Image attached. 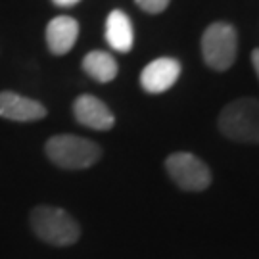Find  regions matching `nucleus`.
Wrapping results in <instances>:
<instances>
[{
	"mask_svg": "<svg viewBox=\"0 0 259 259\" xmlns=\"http://www.w3.org/2000/svg\"><path fill=\"white\" fill-rule=\"evenodd\" d=\"M29 225L38 240L56 248L71 246L81 238V227L69 213L54 205H37L29 215Z\"/></svg>",
	"mask_w": 259,
	"mask_h": 259,
	"instance_id": "1",
	"label": "nucleus"
},
{
	"mask_svg": "<svg viewBox=\"0 0 259 259\" xmlns=\"http://www.w3.org/2000/svg\"><path fill=\"white\" fill-rule=\"evenodd\" d=\"M83 71L98 83H110L117 77V62L102 50H94L83 58Z\"/></svg>",
	"mask_w": 259,
	"mask_h": 259,
	"instance_id": "11",
	"label": "nucleus"
},
{
	"mask_svg": "<svg viewBox=\"0 0 259 259\" xmlns=\"http://www.w3.org/2000/svg\"><path fill=\"white\" fill-rule=\"evenodd\" d=\"M56 6H62V8H69V6H75V4H79L81 0H52Z\"/></svg>",
	"mask_w": 259,
	"mask_h": 259,
	"instance_id": "13",
	"label": "nucleus"
},
{
	"mask_svg": "<svg viewBox=\"0 0 259 259\" xmlns=\"http://www.w3.org/2000/svg\"><path fill=\"white\" fill-rule=\"evenodd\" d=\"M47 106L38 100L21 96L12 91H2L0 93V117L8 121H18V123H31L47 117Z\"/></svg>",
	"mask_w": 259,
	"mask_h": 259,
	"instance_id": "6",
	"label": "nucleus"
},
{
	"mask_svg": "<svg viewBox=\"0 0 259 259\" xmlns=\"http://www.w3.org/2000/svg\"><path fill=\"white\" fill-rule=\"evenodd\" d=\"M179 75H181V64L175 58H157L142 69L140 84L146 93L161 94L177 83Z\"/></svg>",
	"mask_w": 259,
	"mask_h": 259,
	"instance_id": "7",
	"label": "nucleus"
},
{
	"mask_svg": "<svg viewBox=\"0 0 259 259\" xmlns=\"http://www.w3.org/2000/svg\"><path fill=\"white\" fill-rule=\"evenodd\" d=\"M236 48H238L236 29L225 21L211 23L202 35L204 62L215 71H227L234 64Z\"/></svg>",
	"mask_w": 259,
	"mask_h": 259,
	"instance_id": "4",
	"label": "nucleus"
},
{
	"mask_svg": "<svg viewBox=\"0 0 259 259\" xmlns=\"http://www.w3.org/2000/svg\"><path fill=\"white\" fill-rule=\"evenodd\" d=\"M135 2L140 10H144L148 14H161L169 6L171 0H135Z\"/></svg>",
	"mask_w": 259,
	"mask_h": 259,
	"instance_id": "12",
	"label": "nucleus"
},
{
	"mask_svg": "<svg viewBox=\"0 0 259 259\" xmlns=\"http://www.w3.org/2000/svg\"><path fill=\"white\" fill-rule=\"evenodd\" d=\"M48 50L54 56L67 54L79 38V23L69 16H58L47 25L45 31Z\"/></svg>",
	"mask_w": 259,
	"mask_h": 259,
	"instance_id": "9",
	"label": "nucleus"
},
{
	"mask_svg": "<svg viewBox=\"0 0 259 259\" xmlns=\"http://www.w3.org/2000/svg\"><path fill=\"white\" fill-rule=\"evenodd\" d=\"M73 115L83 127L93 131H110L115 117L106 104L93 94H81L73 102Z\"/></svg>",
	"mask_w": 259,
	"mask_h": 259,
	"instance_id": "8",
	"label": "nucleus"
},
{
	"mask_svg": "<svg viewBox=\"0 0 259 259\" xmlns=\"http://www.w3.org/2000/svg\"><path fill=\"white\" fill-rule=\"evenodd\" d=\"M167 175L186 192H202L211 185V171L190 152H175L165 159Z\"/></svg>",
	"mask_w": 259,
	"mask_h": 259,
	"instance_id": "5",
	"label": "nucleus"
},
{
	"mask_svg": "<svg viewBox=\"0 0 259 259\" xmlns=\"http://www.w3.org/2000/svg\"><path fill=\"white\" fill-rule=\"evenodd\" d=\"M217 125L229 140L259 144V100L238 98L227 104L219 113Z\"/></svg>",
	"mask_w": 259,
	"mask_h": 259,
	"instance_id": "3",
	"label": "nucleus"
},
{
	"mask_svg": "<svg viewBox=\"0 0 259 259\" xmlns=\"http://www.w3.org/2000/svg\"><path fill=\"white\" fill-rule=\"evenodd\" d=\"M251 62H253L255 73H257V77H259V48L257 50H253V54H251Z\"/></svg>",
	"mask_w": 259,
	"mask_h": 259,
	"instance_id": "14",
	"label": "nucleus"
},
{
	"mask_svg": "<svg viewBox=\"0 0 259 259\" xmlns=\"http://www.w3.org/2000/svg\"><path fill=\"white\" fill-rule=\"evenodd\" d=\"M106 40L117 52H129L135 42L133 23L129 16L121 10H113L106 19Z\"/></svg>",
	"mask_w": 259,
	"mask_h": 259,
	"instance_id": "10",
	"label": "nucleus"
},
{
	"mask_svg": "<svg viewBox=\"0 0 259 259\" xmlns=\"http://www.w3.org/2000/svg\"><path fill=\"white\" fill-rule=\"evenodd\" d=\"M45 152L54 165L67 171L89 169L102 157V148L96 142L77 135H54L47 140Z\"/></svg>",
	"mask_w": 259,
	"mask_h": 259,
	"instance_id": "2",
	"label": "nucleus"
}]
</instances>
